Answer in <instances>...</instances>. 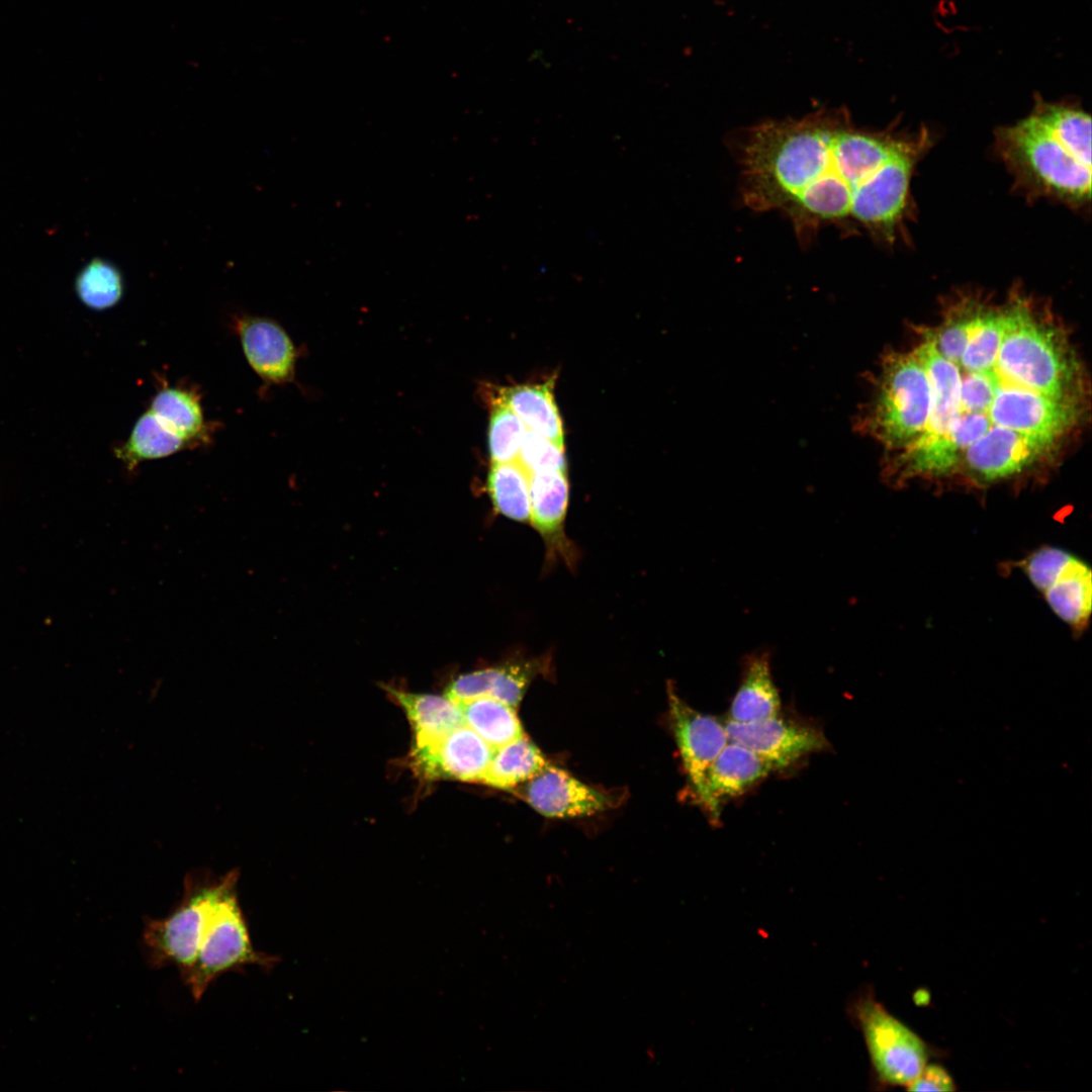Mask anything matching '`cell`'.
Returning a JSON list of instances; mask_svg holds the SVG:
<instances>
[{
  "instance_id": "cell-27",
  "label": "cell",
  "mask_w": 1092,
  "mask_h": 1092,
  "mask_svg": "<svg viewBox=\"0 0 1092 1092\" xmlns=\"http://www.w3.org/2000/svg\"><path fill=\"white\" fill-rule=\"evenodd\" d=\"M518 461L530 473L566 471L564 445L557 444L527 429Z\"/></svg>"
},
{
  "instance_id": "cell-25",
  "label": "cell",
  "mask_w": 1092,
  "mask_h": 1092,
  "mask_svg": "<svg viewBox=\"0 0 1092 1092\" xmlns=\"http://www.w3.org/2000/svg\"><path fill=\"white\" fill-rule=\"evenodd\" d=\"M75 289L84 305L94 310L115 306L122 298L124 282L110 261L94 258L77 275Z\"/></svg>"
},
{
  "instance_id": "cell-19",
  "label": "cell",
  "mask_w": 1092,
  "mask_h": 1092,
  "mask_svg": "<svg viewBox=\"0 0 1092 1092\" xmlns=\"http://www.w3.org/2000/svg\"><path fill=\"white\" fill-rule=\"evenodd\" d=\"M553 380L542 384H523L500 391L506 402L525 424L548 440L564 445L561 418L552 392Z\"/></svg>"
},
{
  "instance_id": "cell-18",
  "label": "cell",
  "mask_w": 1092,
  "mask_h": 1092,
  "mask_svg": "<svg viewBox=\"0 0 1092 1092\" xmlns=\"http://www.w3.org/2000/svg\"><path fill=\"white\" fill-rule=\"evenodd\" d=\"M404 710L415 732V744L437 739L464 725L457 702L448 697L421 695L387 688Z\"/></svg>"
},
{
  "instance_id": "cell-4",
  "label": "cell",
  "mask_w": 1092,
  "mask_h": 1092,
  "mask_svg": "<svg viewBox=\"0 0 1092 1092\" xmlns=\"http://www.w3.org/2000/svg\"><path fill=\"white\" fill-rule=\"evenodd\" d=\"M930 396L926 370L913 349L888 354L883 359L873 397L858 417L857 429L893 455L924 430Z\"/></svg>"
},
{
  "instance_id": "cell-23",
  "label": "cell",
  "mask_w": 1092,
  "mask_h": 1092,
  "mask_svg": "<svg viewBox=\"0 0 1092 1092\" xmlns=\"http://www.w3.org/2000/svg\"><path fill=\"white\" fill-rule=\"evenodd\" d=\"M548 762L525 735L494 748L481 782L512 791L537 775Z\"/></svg>"
},
{
  "instance_id": "cell-11",
  "label": "cell",
  "mask_w": 1092,
  "mask_h": 1092,
  "mask_svg": "<svg viewBox=\"0 0 1092 1092\" xmlns=\"http://www.w3.org/2000/svg\"><path fill=\"white\" fill-rule=\"evenodd\" d=\"M494 748L465 725L447 734L415 744L413 764L427 779L481 782Z\"/></svg>"
},
{
  "instance_id": "cell-7",
  "label": "cell",
  "mask_w": 1092,
  "mask_h": 1092,
  "mask_svg": "<svg viewBox=\"0 0 1092 1092\" xmlns=\"http://www.w3.org/2000/svg\"><path fill=\"white\" fill-rule=\"evenodd\" d=\"M219 881L208 869H194L185 875L182 897L167 916L145 917L142 948L151 968L175 967L181 977L189 970Z\"/></svg>"
},
{
  "instance_id": "cell-21",
  "label": "cell",
  "mask_w": 1092,
  "mask_h": 1092,
  "mask_svg": "<svg viewBox=\"0 0 1092 1092\" xmlns=\"http://www.w3.org/2000/svg\"><path fill=\"white\" fill-rule=\"evenodd\" d=\"M168 429L149 408L134 423L127 440L114 449L115 456L131 471L142 462L171 456L193 448Z\"/></svg>"
},
{
  "instance_id": "cell-26",
  "label": "cell",
  "mask_w": 1092,
  "mask_h": 1092,
  "mask_svg": "<svg viewBox=\"0 0 1092 1092\" xmlns=\"http://www.w3.org/2000/svg\"><path fill=\"white\" fill-rule=\"evenodd\" d=\"M527 427L499 397L494 402L488 426V450L492 463L518 461Z\"/></svg>"
},
{
  "instance_id": "cell-2",
  "label": "cell",
  "mask_w": 1092,
  "mask_h": 1092,
  "mask_svg": "<svg viewBox=\"0 0 1092 1092\" xmlns=\"http://www.w3.org/2000/svg\"><path fill=\"white\" fill-rule=\"evenodd\" d=\"M932 131L857 125L844 108L769 119L736 141L740 195L754 211L789 218L802 244L824 228L867 235L885 247L912 244V182Z\"/></svg>"
},
{
  "instance_id": "cell-8",
  "label": "cell",
  "mask_w": 1092,
  "mask_h": 1092,
  "mask_svg": "<svg viewBox=\"0 0 1092 1092\" xmlns=\"http://www.w3.org/2000/svg\"><path fill=\"white\" fill-rule=\"evenodd\" d=\"M1015 566L1075 635L1087 629L1092 614V570L1085 560L1061 547L1043 545Z\"/></svg>"
},
{
  "instance_id": "cell-3",
  "label": "cell",
  "mask_w": 1092,
  "mask_h": 1092,
  "mask_svg": "<svg viewBox=\"0 0 1092 1092\" xmlns=\"http://www.w3.org/2000/svg\"><path fill=\"white\" fill-rule=\"evenodd\" d=\"M995 153L1029 201L1073 210L1091 202V117L1080 105L1036 97L1023 118L995 129Z\"/></svg>"
},
{
  "instance_id": "cell-22",
  "label": "cell",
  "mask_w": 1092,
  "mask_h": 1092,
  "mask_svg": "<svg viewBox=\"0 0 1092 1092\" xmlns=\"http://www.w3.org/2000/svg\"><path fill=\"white\" fill-rule=\"evenodd\" d=\"M464 725L496 748L524 735L516 709L489 697L457 702Z\"/></svg>"
},
{
  "instance_id": "cell-6",
  "label": "cell",
  "mask_w": 1092,
  "mask_h": 1092,
  "mask_svg": "<svg viewBox=\"0 0 1092 1092\" xmlns=\"http://www.w3.org/2000/svg\"><path fill=\"white\" fill-rule=\"evenodd\" d=\"M846 1012L862 1036L874 1089L905 1088L942 1053L894 1016L871 986L850 997Z\"/></svg>"
},
{
  "instance_id": "cell-20",
  "label": "cell",
  "mask_w": 1092,
  "mask_h": 1092,
  "mask_svg": "<svg viewBox=\"0 0 1092 1092\" xmlns=\"http://www.w3.org/2000/svg\"><path fill=\"white\" fill-rule=\"evenodd\" d=\"M149 410L194 447L208 439L200 395L193 388L163 386L153 396Z\"/></svg>"
},
{
  "instance_id": "cell-14",
  "label": "cell",
  "mask_w": 1092,
  "mask_h": 1092,
  "mask_svg": "<svg viewBox=\"0 0 1092 1092\" xmlns=\"http://www.w3.org/2000/svg\"><path fill=\"white\" fill-rule=\"evenodd\" d=\"M236 331L248 364L265 383L282 384L292 379L295 348L279 324L243 314L236 320Z\"/></svg>"
},
{
  "instance_id": "cell-9",
  "label": "cell",
  "mask_w": 1092,
  "mask_h": 1092,
  "mask_svg": "<svg viewBox=\"0 0 1092 1092\" xmlns=\"http://www.w3.org/2000/svg\"><path fill=\"white\" fill-rule=\"evenodd\" d=\"M730 741L737 742L751 749L774 769L788 767L805 756L828 749V742L823 730L816 725L800 720L781 717L755 723L725 722Z\"/></svg>"
},
{
  "instance_id": "cell-28",
  "label": "cell",
  "mask_w": 1092,
  "mask_h": 1092,
  "mask_svg": "<svg viewBox=\"0 0 1092 1092\" xmlns=\"http://www.w3.org/2000/svg\"><path fill=\"white\" fill-rule=\"evenodd\" d=\"M905 1089L908 1091H956L957 1085L948 1071L940 1064L929 1062Z\"/></svg>"
},
{
  "instance_id": "cell-1",
  "label": "cell",
  "mask_w": 1092,
  "mask_h": 1092,
  "mask_svg": "<svg viewBox=\"0 0 1092 1092\" xmlns=\"http://www.w3.org/2000/svg\"><path fill=\"white\" fill-rule=\"evenodd\" d=\"M913 351L930 386L922 433L890 455L885 477L963 476L977 485L1018 477L1077 425L1084 386L1063 333L1035 299L1011 290L995 301L978 291L946 300L938 325Z\"/></svg>"
},
{
  "instance_id": "cell-24",
  "label": "cell",
  "mask_w": 1092,
  "mask_h": 1092,
  "mask_svg": "<svg viewBox=\"0 0 1092 1092\" xmlns=\"http://www.w3.org/2000/svg\"><path fill=\"white\" fill-rule=\"evenodd\" d=\"M487 490L499 514L517 522L530 521V474L519 461L492 463Z\"/></svg>"
},
{
  "instance_id": "cell-15",
  "label": "cell",
  "mask_w": 1092,
  "mask_h": 1092,
  "mask_svg": "<svg viewBox=\"0 0 1092 1092\" xmlns=\"http://www.w3.org/2000/svg\"><path fill=\"white\" fill-rule=\"evenodd\" d=\"M547 663L544 658H532L462 674L448 687L446 697L454 702L489 697L516 709Z\"/></svg>"
},
{
  "instance_id": "cell-16",
  "label": "cell",
  "mask_w": 1092,
  "mask_h": 1092,
  "mask_svg": "<svg viewBox=\"0 0 1092 1092\" xmlns=\"http://www.w3.org/2000/svg\"><path fill=\"white\" fill-rule=\"evenodd\" d=\"M741 680L727 720L736 723H755L781 713V697L771 673V652L759 649L742 659Z\"/></svg>"
},
{
  "instance_id": "cell-10",
  "label": "cell",
  "mask_w": 1092,
  "mask_h": 1092,
  "mask_svg": "<svg viewBox=\"0 0 1092 1092\" xmlns=\"http://www.w3.org/2000/svg\"><path fill=\"white\" fill-rule=\"evenodd\" d=\"M667 695L671 729L696 797L708 767L729 741L725 723L690 707L678 697L671 682Z\"/></svg>"
},
{
  "instance_id": "cell-12",
  "label": "cell",
  "mask_w": 1092,
  "mask_h": 1092,
  "mask_svg": "<svg viewBox=\"0 0 1092 1092\" xmlns=\"http://www.w3.org/2000/svg\"><path fill=\"white\" fill-rule=\"evenodd\" d=\"M512 792L537 812L551 818L594 815L606 810L613 801L608 795L549 763Z\"/></svg>"
},
{
  "instance_id": "cell-5",
  "label": "cell",
  "mask_w": 1092,
  "mask_h": 1092,
  "mask_svg": "<svg viewBox=\"0 0 1092 1092\" xmlns=\"http://www.w3.org/2000/svg\"><path fill=\"white\" fill-rule=\"evenodd\" d=\"M238 868L220 876L218 889L207 911L197 954L181 977L198 1002L221 975L247 966L273 970L280 958L257 950L238 899Z\"/></svg>"
},
{
  "instance_id": "cell-17",
  "label": "cell",
  "mask_w": 1092,
  "mask_h": 1092,
  "mask_svg": "<svg viewBox=\"0 0 1092 1092\" xmlns=\"http://www.w3.org/2000/svg\"><path fill=\"white\" fill-rule=\"evenodd\" d=\"M569 484L566 471L530 473V521L550 552L571 553L564 535Z\"/></svg>"
},
{
  "instance_id": "cell-13",
  "label": "cell",
  "mask_w": 1092,
  "mask_h": 1092,
  "mask_svg": "<svg viewBox=\"0 0 1092 1092\" xmlns=\"http://www.w3.org/2000/svg\"><path fill=\"white\" fill-rule=\"evenodd\" d=\"M772 770L760 755L729 740L708 767L696 799L711 821L718 822L724 804L751 790Z\"/></svg>"
}]
</instances>
